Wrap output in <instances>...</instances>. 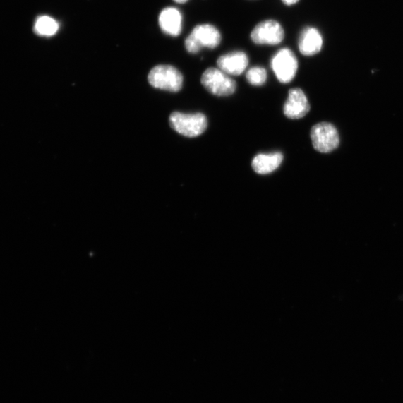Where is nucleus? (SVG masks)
Listing matches in <instances>:
<instances>
[{"label": "nucleus", "mask_w": 403, "mask_h": 403, "mask_svg": "<svg viewBox=\"0 0 403 403\" xmlns=\"http://www.w3.org/2000/svg\"><path fill=\"white\" fill-rule=\"evenodd\" d=\"M148 81L155 88L176 93L183 88L184 76L171 65H158L150 71Z\"/></svg>", "instance_id": "7ed1b4c3"}, {"label": "nucleus", "mask_w": 403, "mask_h": 403, "mask_svg": "<svg viewBox=\"0 0 403 403\" xmlns=\"http://www.w3.org/2000/svg\"><path fill=\"white\" fill-rule=\"evenodd\" d=\"M283 110L288 119L297 120L304 118L310 111V105L303 90L293 88L289 90Z\"/></svg>", "instance_id": "6e6552de"}, {"label": "nucleus", "mask_w": 403, "mask_h": 403, "mask_svg": "<svg viewBox=\"0 0 403 403\" xmlns=\"http://www.w3.org/2000/svg\"><path fill=\"white\" fill-rule=\"evenodd\" d=\"M246 80L254 86H262L267 79V71L261 67L251 68L246 74Z\"/></svg>", "instance_id": "4468645a"}, {"label": "nucleus", "mask_w": 403, "mask_h": 403, "mask_svg": "<svg viewBox=\"0 0 403 403\" xmlns=\"http://www.w3.org/2000/svg\"><path fill=\"white\" fill-rule=\"evenodd\" d=\"M283 4L286 6H292L297 4L300 0H282Z\"/></svg>", "instance_id": "2eb2a0df"}, {"label": "nucleus", "mask_w": 403, "mask_h": 403, "mask_svg": "<svg viewBox=\"0 0 403 403\" xmlns=\"http://www.w3.org/2000/svg\"><path fill=\"white\" fill-rule=\"evenodd\" d=\"M299 50L306 56H315L320 53L323 38L319 31L313 28H306L299 37Z\"/></svg>", "instance_id": "9d476101"}, {"label": "nucleus", "mask_w": 403, "mask_h": 403, "mask_svg": "<svg viewBox=\"0 0 403 403\" xmlns=\"http://www.w3.org/2000/svg\"><path fill=\"white\" fill-rule=\"evenodd\" d=\"M311 139L314 148L321 153L331 152L340 144L337 128L332 124L326 122L318 124L311 128Z\"/></svg>", "instance_id": "39448f33"}, {"label": "nucleus", "mask_w": 403, "mask_h": 403, "mask_svg": "<svg viewBox=\"0 0 403 403\" xmlns=\"http://www.w3.org/2000/svg\"><path fill=\"white\" fill-rule=\"evenodd\" d=\"M271 67L281 83H291L298 69V61L293 52L288 48L279 49L271 60Z\"/></svg>", "instance_id": "423d86ee"}, {"label": "nucleus", "mask_w": 403, "mask_h": 403, "mask_svg": "<svg viewBox=\"0 0 403 403\" xmlns=\"http://www.w3.org/2000/svg\"><path fill=\"white\" fill-rule=\"evenodd\" d=\"M170 124L180 135L195 138L205 131L207 120L202 113L186 114L176 112L170 116Z\"/></svg>", "instance_id": "f257e3e1"}, {"label": "nucleus", "mask_w": 403, "mask_h": 403, "mask_svg": "<svg viewBox=\"0 0 403 403\" xmlns=\"http://www.w3.org/2000/svg\"><path fill=\"white\" fill-rule=\"evenodd\" d=\"M174 1L177 4H186V2H188V0H174Z\"/></svg>", "instance_id": "dca6fc26"}, {"label": "nucleus", "mask_w": 403, "mask_h": 403, "mask_svg": "<svg viewBox=\"0 0 403 403\" xmlns=\"http://www.w3.org/2000/svg\"><path fill=\"white\" fill-rule=\"evenodd\" d=\"M222 37L219 30L211 24L197 25L186 38V48L188 53L196 54L203 48L215 49L217 47Z\"/></svg>", "instance_id": "f03ea898"}, {"label": "nucleus", "mask_w": 403, "mask_h": 403, "mask_svg": "<svg viewBox=\"0 0 403 403\" xmlns=\"http://www.w3.org/2000/svg\"><path fill=\"white\" fill-rule=\"evenodd\" d=\"M283 161L282 152L258 154L253 159L252 167L255 172L258 174H269L279 167Z\"/></svg>", "instance_id": "f8f14e48"}, {"label": "nucleus", "mask_w": 403, "mask_h": 403, "mask_svg": "<svg viewBox=\"0 0 403 403\" xmlns=\"http://www.w3.org/2000/svg\"><path fill=\"white\" fill-rule=\"evenodd\" d=\"M217 64L218 68L231 76H239L248 67L249 59L242 51H234L220 56Z\"/></svg>", "instance_id": "1a4fd4ad"}, {"label": "nucleus", "mask_w": 403, "mask_h": 403, "mask_svg": "<svg viewBox=\"0 0 403 403\" xmlns=\"http://www.w3.org/2000/svg\"><path fill=\"white\" fill-rule=\"evenodd\" d=\"M252 41L259 45H277L284 37L281 24L275 20L259 23L251 35Z\"/></svg>", "instance_id": "0eeeda50"}, {"label": "nucleus", "mask_w": 403, "mask_h": 403, "mask_svg": "<svg viewBox=\"0 0 403 403\" xmlns=\"http://www.w3.org/2000/svg\"><path fill=\"white\" fill-rule=\"evenodd\" d=\"M59 29L58 22L49 16H41L35 20L33 30L39 36L50 37L55 35Z\"/></svg>", "instance_id": "ddd939ff"}, {"label": "nucleus", "mask_w": 403, "mask_h": 403, "mask_svg": "<svg viewBox=\"0 0 403 403\" xmlns=\"http://www.w3.org/2000/svg\"><path fill=\"white\" fill-rule=\"evenodd\" d=\"M160 25L162 30L169 35L178 36L183 28V17L176 8H164L160 14Z\"/></svg>", "instance_id": "9b49d317"}, {"label": "nucleus", "mask_w": 403, "mask_h": 403, "mask_svg": "<svg viewBox=\"0 0 403 403\" xmlns=\"http://www.w3.org/2000/svg\"><path fill=\"white\" fill-rule=\"evenodd\" d=\"M201 83L207 92L217 97H227L236 92L237 84L228 74L214 68L203 74Z\"/></svg>", "instance_id": "20e7f679"}]
</instances>
